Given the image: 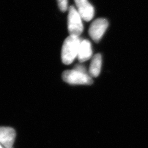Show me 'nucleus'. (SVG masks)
I'll return each mask as SVG.
<instances>
[{"instance_id": "f257e3e1", "label": "nucleus", "mask_w": 148, "mask_h": 148, "mask_svg": "<svg viewBox=\"0 0 148 148\" xmlns=\"http://www.w3.org/2000/svg\"><path fill=\"white\" fill-rule=\"evenodd\" d=\"M81 41L76 36L70 35L63 43L62 49V60L66 65L72 63L77 56Z\"/></svg>"}, {"instance_id": "6e6552de", "label": "nucleus", "mask_w": 148, "mask_h": 148, "mask_svg": "<svg viewBox=\"0 0 148 148\" xmlns=\"http://www.w3.org/2000/svg\"><path fill=\"white\" fill-rule=\"evenodd\" d=\"M101 56L98 53L93 57L89 69V74L90 77H96L101 73Z\"/></svg>"}, {"instance_id": "9d476101", "label": "nucleus", "mask_w": 148, "mask_h": 148, "mask_svg": "<svg viewBox=\"0 0 148 148\" xmlns=\"http://www.w3.org/2000/svg\"><path fill=\"white\" fill-rule=\"evenodd\" d=\"M74 70L79 71L81 72V73L87 74V72H86V69H85V67L84 66H82L81 65H76L75 66Z\"/></svg>"}, {"instance_id": "423d86ee", "label": "nucleus", "mask_w": 148, "mask_h": 148, "mask_svg": "<svg viewBox=\"0 0 148 148\" xmlns=\"http://www.w3.org/2000/svg\"><path fill=\"white\" fill-rule=\"evenodd\" d=\"M16 136V131L13 128L0 127V144L5 148H12Z\"/></svg>"}, {"instance_id": "7ed1b4c3", "label": "nucleus", "mask_w": 148, "mask_h": 148, "mask_svg": "<svg viewBox=\"0 0 148 148\" xmlns=\"http://www.w3.org/2000/svg\"><path fill=\"white\" fill-rule=\"evenodd\" d=\"M68 25L70 35L79 37L84 30L81 17L74 6L70 7L68 17Z\"/></svg>"}, {"instance_id": "f03ea898", "label": "nucleus", "mask_w": 148, "mask_h": 148, "mask_svg": "<svg viewBox=\"0 0 148 148\" xmlns=\"http://www.w3.org/2000/svg\"><path fill=\"white\" fill-rule=\"evenodd\" d=\"M62 78L65 82L70 85H92L93 79L88 74L79 72L75 70L64 71Z\"/></svg>"}, {"instance_id": "20e7f679", "label": "nucleus", "mask_w": 148, "mask_h": 148, "mask_svg": "<svg viewBox=\"0 0 148 148\" xmlns=\"http://www.w3.org/2000/svg\"><path fill=\"white\" fill-rule=\"evenodd\" d=\"M108 25V21L104 18L97 19L91 24L88 33L92 39L95 42H99Z\"/></svg>"}, {"instance_id": "9b49d317", "label": "nucleus", "mask_w": 148, "mask_h": 148, "mask_svg": "<svg viewBox=\"0 0 148 148\" xmlns=\"http://www.w3.org/2000/svg\"><path fill=\"white\" fill-rule=\"evenodd\" d=\"M0 148H2V147L1 146V144H0Z\"/></svg>"}, {"instance_id": "39448f33", "label": "nucleus", "mask_w": 148, "mask_h": 148, "mask_svg": "<svg viewBox=\"0 0 148 148\" xmlns=\"http://www.w3.org/2000/svg\"><path fill=\"white\" fill-rule=\"evenodd\" d=\"M74 1L81 17L85 21H90L94 16L95 10L93 7L90 4L88 0Z\"/></svg>"}, {"instance_id": "0eeeda50", "label": "nucleus", "mask_w": 148, "mask_h": 148, "mask_svg": "<svg viewBox=\"0 0 148 148\" xmlns=\"http://www.w3.org/2000/svg\"><path fill=\"white\" fill-rule=\"evenodd\" d=\"M92 54L91 43L87 40H84L81 41L79 51L77 54V59L79 62L82 63L90 59Z\"/></svg>"}, {"instance_id": "1a4fd4ad", "label": "nucleus", "mask_w": 148, "mask_h": 148, "mask_svg": "<svg viewBox=\"0 0 148 148\" xmlns=\"http://www.w3.org/2000/svg\"><path fill=\"white\" fill-rule=\"evenodd\" d=\"M59 8L60 11L64 12L68 9V1L67 0H57Z\"/></svg>"}]
</instances>
